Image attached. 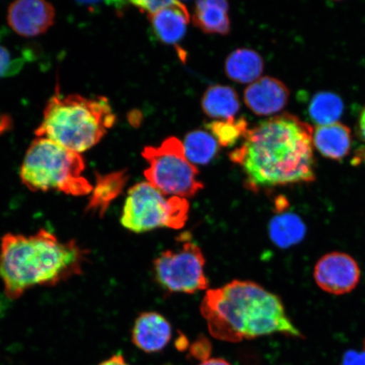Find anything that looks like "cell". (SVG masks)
Here are the masks:
<instances>
[{"mask_svg": "<svg viewBox=\"0 0 365 365\" xmlns=\"http://www.w3.org/2000/svg\"><path fill=\"white\" fill-rule=\"evenodd\" d=\"M312 125L290 113L264 120L244 137L230 159L243 168L251 190L316 180Z\"/></svg>", "mask_w": 365, "mask_h": 365, "instance_id": "cell-1", "label": "cell"}, {"mask_svg": "<svg viewBox=\"0 0 365 365\" xmlns=\"http://www.w3.org/2000/svg\"><path fill=\"white\" fill-rule=\"evenodd\" d=\"M200 313L213 337L239 342L272 334L303 339L279 297L251 281L235 280L210 289Z\"/></svg>", "mask_w": 365, "mask_h": 365, "instance_id": "cell-2", "label": "cell"}, {"mask_svg": "<svg viewBox=\"0 0 365 365\" xmlns=\"http://www.w3.org/2000/svg\"><path fill=\"white\" fill-rule=\"evenodd\" d=\"M88 251L74 240L63 242L49 231L7 234L0 245V279L8 299L21 298L35 287H53L79 276Z\"/></svg>", "mask_w": 365, "mask_h": 365, "instance_id": "cell-3", "label": "cell"}, {"mask_svg": "<svg viewBox=\"0 0 365 365\" xmlns=\"http://www.w3.org/2000/svg\"><path fill=\"white\" fill-rule=\"evenodd\" d=\"M115 121L107 98L62 95L57 90L46 105L35 134L81 154L98 144Z\"/></svg>", "mask_w": 365, "mask_h": 365, "instance_id": "cell-4", "label": "cell"}, {"mask_svg": "<svg viewBox=\"0 0 365 365\" xmlns=\"http://www.w3.org/2000/svg\"><path fill=\"white\" fill-rule=\"evenodd\" d=\"M86 164L80 153L54 141L38 137L26 150L21 167L22 184L34 192L57 191L68 195H90L93 187L83 175Z\"/></svg>", "mask_w": 365, "mask_h": 365, "instance_id": "cell-5", "label": "cell"}, {"mask_svg": "<svg viewBox=\"0 0 365 365\" xmlns=\"http://www.w3.org/2000/svg\"><path fill=\"white\" fill-rule=\"evenodd\" d=\"M166 196L148 182H140L131 187L123 207V227L136 234L160 227H184L189 217L188 200Z\"/></svg>", "mask_w": 365, "mask_h": 365, "instance_id": "cell-6", "label": "cell"}, {"mask_svg": "<svg viewBox=\"0 0 365 365\" xmlns=\"http://www.w3.org/2000/svg\"><path fill=\"white\" fill-rule=\"evenodd\" d=\"M143 157L149 164L144 175L149 184L170 197L190 198L204 188L199 171L186 158L184 147L170 137L159 147H147Z\"/></svg>", "mask_w": 365, "mask_h": 365, "instance_id": "cell-7", "label": "cell"}, {"mask_svg": "<svg viewBox=\"0 0 365 365\" xmlns=\"http://www.w3.org/2000/svg\"><path fill=\"white\" fill-rule=\"evenodd\" d=\"M178 241L179 247L164 251L155 259L157 282L173 293L191 294L207 289L209 282L205 273V259L202 250L188 232H182Z\"/></svg>", "mask_w": 365, "mask_h": 365, "instance_id": "cell-8", "label": "cell"}, {"mask_svg": "<svg viewBox=\"0 0 365 365\" xmlns=\"http://www.w3.org/2000/svg\"><path fill=\"white\" fill-rule=\"evenodd\" d=\"M314 279L322 291L332 295H344L359 284L361 270L350 255L333 251L319 259L314 267Z\"/></svg>", "mask_w": 365, "mask_h": 365, "instance_id": "cell-9", "label": "cell"}, {"mask_svg": "<svg viewBox=\"0 0 365 365\" xmlns=\"http://www.w3.org/2000/svg\"><path fill=\"white\" fill-rule=\"evenodd\" d=\"M56 8L42 0H20L8 8L7 21L15 33L35 38L51 29L56 21Z\"/></svg>", "mask_w": 365, "mask_h": 365, "instance_id": "cell-10", "label": "cell"}, {"mask_svg": "<svg viewBox=\"0 0 365 365\" xmlns=\"http://www.w3.org/2000/svg\"><path fill=\"white\" fill-rule=\"evenodd\" d=\"M289 90L279 80L273 77H261L245 89L246 106L259 116L272 115L284 109L289 102Z\"/></svg>", "mask_w": 365, "mask_h": 365, "instance_id": "cell-11", "label": "cell"}, {"mask_svg": "<svg viewBox=\"0 0 365 365\" xmlns=\"http://www.w3.org/2000/svg\"><path fill=\"white\" fill-rule=\"evenodd\" d=\"M172 336L170 323L162 314L144 312L137 317L132 330V341L145 353L162 351Z\"/></svg>", "mask_w": 365, "mask_h": 365, "instance_id": "cell-12", "label": "cell"}, {"mask_svg": "<svg viewBox=\"0 0 365 365\" xmlns=\"http://www.w3.org/2000/svg\"><path fill=\"white\" fill-rule=\"evenodd\" d=\"M148 17L154 34L167 44H175L184 38L190 19L188 10L179 1H173L170 6Z\"/></svg>", "mask_w": 365, "mask_h": 365, "instance_id": "cell-13", "label": "cell"}, {"mask_svg": "<svg viewBox=\"0 0 365 365\" xmlns=\"http://www.w3.org/2000/svg\"><path fill=\"white\" fill-rule=\"evenodd\" d=\"M313 144L323 157L341 161L350 153L352 134L348 126L339 122L317 126L313 131Z\"/></svg>", "mask_w": 365, "mask_h": 365, "instance_id": "cell-14", "label": "cell"}, {"mask_svg": "<svg viewBox=\"0 0 365 365\" xmlns=\"http://www.w3.org/2000/svg\"><path fill=\"white\" fill-rule=\"evenodd\" d=\"M128 180L129 175L125 170L98 175L86 211L103 217L109 205L122 193Z\"/></svg>", "mask_w": 365, "mask_h": 365, "instance_id": "cell-15", "label": "cell"}, {"mask_svg": "<svg viewBox=\"0 0 365 365\" xmlns=\"http://www.w3.org/2000/svg\"><path fill=\"white\" fill-rule=\"evenodd\" d=\"M263 70V58L252 49H237L226 59V75L238 83H253L261 78Z\"/></svg>", "mask_w": 365, "mask_h": 365, "instance_id": "cell-16", "label": "cell"}, {"mask_svg": "<svg viewBox=\"0 0 365 365\" xmlns=\"http://www.w3.org/2000/svg\"><path fill=\"white\" fill-rule=\"evenodd\" d=\"M228 7V4L221 0L196 2L194 24L205 34L226 35L230 31Z\"/></svg>", "mask_w": 365, "mask_h": 365, "instance_id": "cell-17", "label": "cell"}, {"mask_svg": "<svg viewBox=\"0 0 365 365\" xmlns=\"http://www.w3.org/2000/svg\"><path fill=\"white\" fill-rule=\"evenodd\" d=\"M203 112L210 118L218 120L234 118L240 108L238 93L227 86H213L203 95Z\"/></svg>", "mask_w": 365, "mask_h": 365, "instance_id": "cell-18", "label": "cell"}, {"mask_svg": "<svg viewBox=\"0 0 365 365\" xmlns=\"http://www.w3.org/2000/svg\"><path fill=\"white\" fill-rule=\"evenodd\" d=\"M344 111V101L331 91H319L314 96L309 106V117L317 126L339 123Z\"/></svg>", "mask_w": 365, "mask_h": 365, "instance_id": "cell-19", "label": "cell"}, {"mask_svg": "<svg viewBox=\"0 0 365 365\" xmlns=\"http://www.w3.org/2000/svg\"><path fill=\"white\" fill-rule=\"evenodd\" d=\"M185 154L190 163L207 164L216 157L219 144L215 138L207 132L194 130L185 136L184 143Z\"/></svg>", "mask_w": 365, "mask_h": 365, "instance_id": "cell-20", "label": "cell"}, {"mask_svg": "<svg viewBox=\"0 0 365 365\" xmlns=\"http://www.w3.org/2000/svg\"><path fill=\"white\" fill-rule=\"evenodd\" d=\"M205 127L211 132L219 145L232 147L247 133L248 123L245 118L215 120L208 123Z\"/></svg>", "mask_w": 365, "mask_h": 365, "instance_id": "cell-21", "label": "cell"}, {"mask_svg": "<svg viewBox=\"0 0 365 365\" xmlns=\"http://www.w3.org/2000/svg\"><path fill=\"white\" fill-rule=\"evenodd\" d=\"M300 226L302 225L298 219L290 215L273 218L270 225L271 238L277 245L284 247L294 240H298V236L303 232Z\"/></svg>", "mask_w": 365, "mask_h": 365, "instance_id": "cell-22", "label": "cell"}, {"mask_svg": "<svg viewBox=\"0 0 365 365\" xmlns=\"http://www.w3.org/2000/svg\"><path fill=\"white\" fill-rule=\"evenodd\" d=\"M27 57L16 56L6 47L0 45V79L19 74Z\"/></svg>", "mask_w": 365, "mask_h": 365, "instance_id": "cell-23", "label": "cell"}, {"mask_svg": "<svg viewBox=\"0 0 365 365\" xmlns=\"http://www.w3.org/2000/svg\"><path fill=\"white\" fill-rule=\"evenodd\" d=\"M133 6L138 8L141 12L147 13L148 16L154 15L157 12L163 10L173 3V1H163V0H156V1H132L130 2Z\"/></svg>", "mask_w": 365, "mask_h": 365, "instance_id": "cell-24", "label": "cell"}, {"mask_svg": "<svg viewBox=\"0 0 365 365\" xmlns=\"http://www.w3.org/2000/svg\"><path fill=\"white\" fill-rule=\"evenodd\" d=\"M341 365H365V349L352 350L345 353Z\"/></svg>", "mask_w": 365, "mask_h": 365, "instance_id": "cell-25", "label": "cell"}, {"mask_svg": "<svg viewBox=\"0 0 365 365\" xmlns=\"http://www.w3.org/2000/svg\"><path fill=\"white\" fill-rule=\"evenodd\" d=\"M99 365H129V364H127L125 361L124 356L118 354H114L112 357L104 360V361Z\"/></svg>", "mask_w": 365, "mask_h": 365, "instance_id": "cell-26", "label": "cell"}, {"mask_svg": "<svg viewBox=\"0 0 365 365\" xmlns=\"http://www.w3.org/2000/svg\"><path fill=\"white\" fill-rule=\"evenodd\" d=\"M358 131L360 138L365 141V108L360 113L358 122Z\"/></svg>", "mask_w": 365, "mask_h": 365, "instance_id": "cell-27", "label": "cell"}, {"mask_svg": "<svg viewBox=\"0 0 365 365\" xmlns=\"http://www.w3.org/2000/svg\"><path fill=\"white\" fill-rule=\"evenodd\" d=\"M199 365H231L230 363L226 361L225 359H207L204 360L202 364Z\"/></svg>", "mask_w": 365, "mask_h": 365, "instance_id": "cell-28", "label": "cell"}, {"mask_svg": "<svg viewBox=\"0 0 365 365\" xmlns=\"http://www.w3.org/2000/svg\"><path fill=\"white\" fill-rule=\"evenodd\" d=\"M364 349H365V340H364Z\"/></svg>", "mask_w": 365, "mask_h": 365, "instance_id": "cell-29", "label": "cell"}]
</instances>
